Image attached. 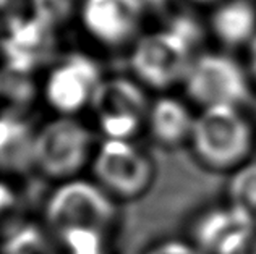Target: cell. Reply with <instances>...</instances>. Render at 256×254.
<instances>
[{
  "mask_svg": "<svg viewBox=\"0 0 256 254\" xmlns=\"http://www.w3.org/2000/svg\"><path fill=\"white\" fill-rule=\"evenodd\" d=\"M118 220V203L94 180L57 183L44 203V224L58 245L78 240H109Z\"/></svg>",
  "mask_w": 256,
  "mask_h": 254,
  "instance_id": "6da1fadb",
  "label": "cell"
},
{
  "mask_svg": "<svg viewBox=\"0 0 256 254\" xmlns=\"http://www.w3.org/2000/svg\"><path fill=\"white\" fill-rule=\"evenodd\" d=\"M196 34L188 21L144 31L130 47L132 76L148 91L167 92L182 86L196 52Z\"/></svg>",
  "mask_w": 256,
  "mask_h": 254,
  "instance_id": "7a4b0ae2",
  "label": "cell"
},
{
  "mask_svg": "<svg viewBox=\"0 0 256 254\" xmlns=\"http://www.w3.org/2000/svg\"><path fill=\"white\" fill-rule=\"evenodd\" d=\"M188 148L203 169L230 175L250 162L256 151L254 123L234 107L200 110Z\"/></svg>",
  "mask_w": 256,
  "mask_h": 254,
  "instance_id": "3957f363",
  "label": "cell"
},
{
  "mask_svg": "<svg viewBox=\"0 0 256 254\" xmlns=\"http://www.w3.org/2000/svg\"><path fill=\"white\" fill-rule=\"evenodd\" d=\"M96 131L80 117L47 120L34 131V172L54 183L82 177L96 152Z\"/></svg>",
  "mask_w": 256,
  "mask_h": 254,
  "instance_id": "277c9868",
  "label": "cell"
},
{
  "mask_svg": "<svg viewBox=\"0 0 256 254\" xmlns=\"http://www.w3.org/2000/svg\"><path fill=\"white\" fill-rule=\"evenodd\" d=\"M190 105L200 110L216 107L244 109L252 99L250 73L226 52H200L180 86Z\"/></svg>",
  "mask_w": 256,
  "mask_h": 254,
  "instance_id": "5b68a950",
  "label": "cell"
},
{
  "mask_svg": "<svg viewBox=\"0 0 256 254\" xmlns=\"http://www.w3.org/2000/svg\"><path fill=\"white\" fill-rule=\"evenodd\" d=\"M91 177L120 203L146 196L156 180V164L143 146L125 139H102L91 162Z\"/></svg>",
  "mask_w": 256,
  "mask_h": 254,
  "instance_id": "8992f818",
  "label": "cell"
},
{
  "mask_svg": "<svg viewBox=\"0 0 256 254\" xmlns=\"http://www.w3.org/2000/svg\"><path fill=\"white\" fill-rule=\"evenodd\" d=\"M151 102L150 91L133 76H104L88 112L102 139L136 141L146 131Z\"/></svg>",
  "mask_w": 256,
  "mask_h": 254,
  "instance_id": "52a82bcc",
  "label": "cell"
},
{
  "mask_svg": "<svg viewBox=\"0 0 256 254\" xmlns=\"http://www.w3.org/2000/svg\"><path fill=\"white\" fill-rule=\"evenodd\" d=\"M104 79L99 63L83 52L58 55L41 83V97L58 117H80L90 110Z\"/></svg>",
  "mask_w": 256,
  "mask_h": 254,
  "instance_id": "ba28073f",
  "label": "cell"
},
{
  "mask_svg": "<svg viewBox=\"0 0 256 254\" xmlns=\"http://www.w3.org/2000/svg\"><path fill=\"white\" fill-rule=\"evenodd\" d=\"M146 16V0H83L76 19L92 42L120 50L143 34Z\"/></svg>",
  "mask_w": 256,
  "mask_h": 254,
  "instance_id": "9c48e42d",
  "label": "cell"
},
{
  "mask_svg": "<svg viewBox=\"0 0 256 254\" xmlns=\"http://www.w3.org/2000/svg\"><path fill=\"white\" fill-rule=\"evenodd\" d=\"M8 32L2 41L5 63L30 73L46 70L57 60L58 29L46 24L32 15L22 16L6 24Z\"/></svg>",
  "mask_w": 256,
  "mask_h": 254,
  "instance_id": "30bf717a",
  "label": "cell"
},
{
  "mask_svg": "<svg viewBox=\"0 0 256 254\" xmlns=\"http://www.w3.org/2000/svg\"><path fill=\"white\" fill-rule=\"evenodd\" d=\"M196 113L186 99L175 97L169 92L152 99L148 113L146 133L159 148L180 149L188 146Z\"/></svg>",
  "mask_w": 256,
  "mask_h": 254,
  "instance_id": "8fae6325",
  "label": "cell"
},
{
  "mask_svg": "<svg viewBox=\"0 0 256 254\" xmlns=\"http://www.w3.org/2000/svg\"><path fill=\"white\" fill-rule=\"evenodd\" d=\"M208 31L224 49L248 47L256 37V3L252 0H222L210 8Z\"/></svg>",
  "mask_w": 256,
  "mask_h": 254,
  "instance_id": "7c38bea8",
  "label": "cell"
},
{
  "mask_svg": "<svg viewBox=\"0 0 256 254\" xmlns=\"http://www.w3.org/2000/svg\"><path fill=\"white\" fill-rule=\"evenodd\" d=\"M34 131L26 118L0 115V177H23L34 172Z\"/></svg>",
  "mask_w": 256,
  "mask_h": 254,
  "instance_id": "4fadbf2b",
  "label": "cell"
},
{
  "mask_svg": "<svg viewBox=\"0 0 256 254\" xmlns=\"http://www.w3.org/2000/svg\"><path fill=\"white\" fill-rule=\"evenodd\" d=\"M250 227L227 204L201 212L193 224V245L203 254H214L235 232Z\"/></svg>",
  "mask_w": 256,
  "mask_h": 254,
  "instance_id": "5bb4252c",
  "label": "cell"
},
{
  "mask_svg": "<svg viewBox=\"0 0 256 254\" xmlns=\"http://www.w3.org/2000/svg\"><path fill=\"white\" fill-rule=\"evenodd\" d=\"M41 97V84L34 81V73L5 63L0 70V115L24 118V112Z\"/></svg>",
  "mask_w": 256,
  "mask_h": 254,
  "instance_id": "9a60e30c",
  "label": "cell"
},
{
  "mask_svg": "<svg viewBox=\"0 0 256 254\" xmlns=\"http://www.w3.org/2000/svg\"><path fill=\"white\" fill-rule=\"evenodd\" d=\"M227 206L256 230V160H250L228 175Z\"/></svg>",
  "mask_w": 256,
  "mask_h": 254,
  "instance_id": "2e32d148",
  "label": "cell"
},
{
  "mask_svg": "<svg viewBox=\"0 0 256 254\" xmlns=\"http://www.w3.org/2000/svg\"><path fill=\"white\" fill-rule=\"evenodd\" d=\"M2 254H54L50 233L36 225L18 224L4 237Z\"/></svg>",
  "mask_w": 256,
  "mask_h": 254,
  "instance_id": "e0dca14e",
  "label": "cell"
},
{
  "mask_svg": "<svg viewBox=\"0 0 256 254\" xmlns=\"http://www.w3.org/2000/svg\"><path fill=\"white\" fill-rule=\"evenodd\" d=\"M83 0H28V13L60 29L78 18Z\"/></svg>",
  "mask_w": 256,
  "mask_h": 254,
  "instance_id": "ac0fdd59",
  "label": "cell"
},
{
  "mask_svg": "<svg viewBox=\"0 0 256 254\" xmlns=\"http://www.w3.org/2000/svg\"><path fill=\"white\" fill-rule=\"evenodd\" d=\"M214 254H256V230L252 227L237 230Z\"/></svg>",
  "mask_w": 256,
  "mask_h": 254,
  "instance_id": "d6986e66",
  "label": "cell"
},
{
  "mask_svg": "<svg viewBox=\"0 0 256 254\" xmlns=\"http://www.w3.org/2000/svg\"><path fill=\"white\" fill-rule=\"evenodd\" d=\"M20 207V198L15 188L6 178L0 177V225H5L6 220L13 219Z\"/></svg>",
  "mask_w": 256,
  "mask_h": 254,
  "instance_id": "ffe728a7",
  "label": "cell"
},
{
  "mask_svg": "<svg viewBox=\"0 0 256 254\" xmlns=\"http://www.w3.org/2000/svg\"><path fill=\"white\" fill-rule=\"evenodd\" d=\"M146 254H203L193 243L180 242V240H167L159 245H154Z\"/></svg>",
  "mask_w": 256,
  "mask_h": 254,
  "instance_id": "44dd1931",
  "label": "cell"
},
{
  "mask_svg": "<svg viewBox=\"0 0 256 254\" xmlns=\"http://www.w3.org/2000/svg\"><path fill=\"white\" fill-rule=\"evenodd\" d=\"M248 50V73H250L252 81L256 84V37L252 41V44L246 47Z\"/></svg>",
  "mask_w": 256,
  "mask_h": 254,
  "instance_id": "7402d4cb",
  "label": "cell"
},
{
  "mask_svg": "<svg viewBox=\"0 0 256 254\" xmlns=\"http://www.w3.org/2000/svg\"><path fill=\"white\" fill-rule=\"evenodd\" d=\"M188 3L196 5V6H206V8H212L214 5H218L222 0H186Z\"/></svg>",
  "mask_w": 256,
  "mask_h": 254,
  "instance_id": "603a6c76",
  "label": "cell"
},
{
  "mask_svg": "<svg viewBox=\"0 0 256 254\" xmlns=\"http://www.w3.org/2000/svg\"><path fill=\"white\" fill-rule=\"evenodd\" d=\"M254 130H256V125H254Z\"/></svg>",
  "mask_w": 256,
  "mask_h": 254,
  "instance_id": "cb8c5ba5",
  "label": "cell"
}]
</instances>
